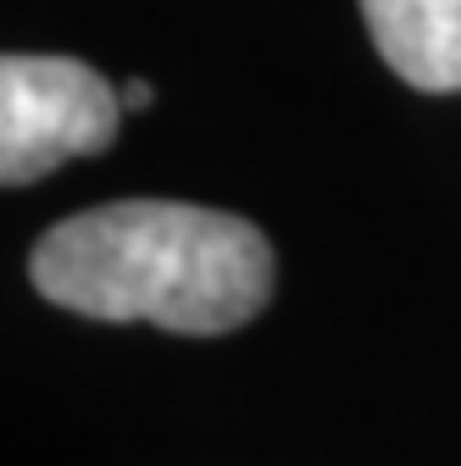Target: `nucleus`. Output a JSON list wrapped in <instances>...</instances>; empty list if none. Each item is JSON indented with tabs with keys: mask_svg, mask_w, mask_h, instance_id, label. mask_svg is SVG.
I'll return each mask as SVG.
<instances>
[{
	"mask_svg": "<svg viewBox=\"0 0 461 466\" xmlns=\"http://www.w3.org/2000/svg\"><path fill=\"white\" fill-rule=\"evenodd\" d=\"M34 289L95 322L234 333L272 300V245L234 211L190 200H111L56 222L28 261Z\"/></svg>",
	"mask_w": 461,
	"mask_h": 466,
	"instance_id": "nucleus-1",
	"label": "nucleus"
},
{
	"mask_svg": "<svg viewBox=\"0 0 461 466\" xmlns=\"http://www.w3.org/2000/svg\"><path fill=\"white\" fill-rule=\"evenodd\" d=\"M123 95L73 56L0 62V184L23 189L62 161L100 156L118 139Z\"/></svg>",
	"mask_w": 461,
	"mask_h": 466,
	"instance_id": "nucleus-2",
	"label": "nucleus"
},
{
	"mask_svg": "<svg viewBox=\"0 0 461 466\" xmlns=\"http://www.w3.org/2000/svg\"><path fill=\"white\" fill-rule=\"evenodd\" d=\"M373 50L423 95L461 89V0H362Z\"/></svg>",
	"mask_w": 461,
	"mask_h": 466,
	"instance_id": "nucleus-3",
	"label": "nucleus"
},
{
	"mask_svg": "<svg viewBox=\"0 0 461 466\" xmlns=\"http://www.w3.org/2000/svg\"><path fill=\"white\" fill-rule=\"evenodd\" d=\"M118 95H123V106H128V111H139V106H150V100H156V89H150L145 78H128Z\"/></svg>",
	"mask_w": 461,
	"mask_h": 466,
	"instance_id": "nucleus-4",
	"label": "nucleus"
}]
</instances>
